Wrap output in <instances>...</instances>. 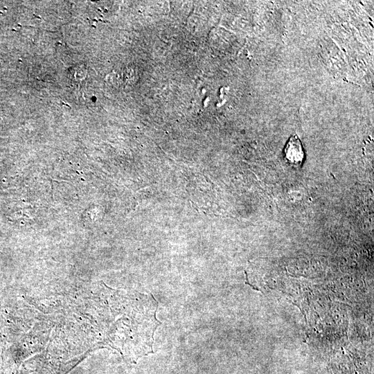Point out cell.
<instances>
[{
  "instance_id": "cell-1",
  "label": "cell",
  "mask_w": 374,
  "mask_h": 374,
  "mask_svg": "<svg viewBox=\"0 0 374 374\" xmlns=\"http://www.w3.org/2000/svg\"><path fill=\"white\" fill-rule=\"evenodd\" d=\"M285 157L288 163L299 166L304 159V151L301 140L296 134L292 135L287 141L285 149Z\"/></svg>"
}]
</instances>
